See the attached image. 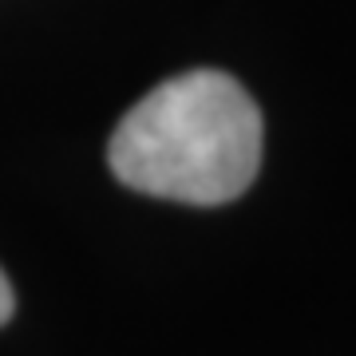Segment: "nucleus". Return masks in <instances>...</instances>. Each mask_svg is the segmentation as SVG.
Masks as SVG:
<instances>
[{"mask_svg":"<svg viewBox=\"0 0 356 356\" xmlns=\"http://www.w3.org/2000/svg\"><path fill=\"white\" fill-rule=\"evenodd\" d=\"M107 163L123 186L151 198L234 202L261 166V111L234 76L194 67L151 88L119 119Z\"/></svg>","mask_w":356,"mask_h":356,"instance_id":"nucleus-1","label":"nucleus"},{"mask_svg":"<svg viewBox=\"0 0 356 356\" xmlns=\"http://www.w3.org/2000/svg\"><path fill=\"white\" fill-rule=\"evenodd\" d=\"M13 309H16L13 285H8V277H4V269H0V325H8V317H13Z\"/></svg>","mask_w":356,"mask_h":356,"instance_id":"nucleus-2","label":"nucleus"}]
</instances>
